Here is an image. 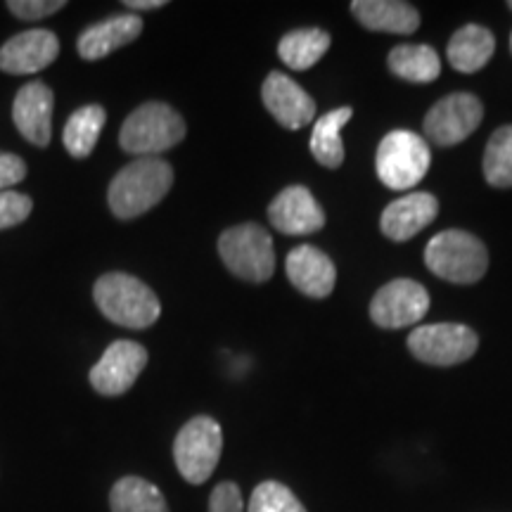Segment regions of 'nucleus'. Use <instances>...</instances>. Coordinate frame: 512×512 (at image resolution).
Instances as JSON below:
<instances>
[{
  "mask_svg": "<svg viewBox=\"0 0 512 512\" xmlns=\"http://www.w3.org/2000/svg\"><path fill=\"white\" fill-rule=\"evenodd\" d=\"M27 176V164L22 157L10 155V152H0V192L10 190L12 185L24 181Z\"/></svg>",
  "mask_w": 512,
  "mask_h": 512,
  "instance_id": "7c9ffc66",
  "label": "nucleus"
},
{
  "mask_svg": "<svg viewBox=\"0 0 512 512\" xmlns=\"http://www.w3.org/2000/svg\"><path fill=\"white\" fill-rule=\"evenodd\" d=\"M510 50H512V36H510Z\"/></svg>",
  "mask_w": 512,
  "mask_h": 512,
  "instance_id": "72a5a7b5",
  "label": "nucleus"
},
{
  "mask_svg": "<svg viewBox=\"0 0 512 512\" xmlns=\"http://www.w3.org/2000/svg\"><path fill=\"white\" fill-rule=\"evenodd\" d=\"M330 48V34L323 29H294L280 38L278 55L290 69L306 72L323 60Z\"/></svg>",
  "mask_w": 512,
  "mask_h": 512,
  "instance_id": "4be33fe9",
  "label": "nucleus"
},
{
  "mask_svg": "<svg viewBox=\"0 0 512 512\" xmlns=\"http://www.w3.org/2000/svg\"><path fill=\"white\" fill-rule=\"evenodd\" d=\"M185 133L188 126L174 107L164 102H145L126 117L119 131V143L121 150L138 159L159 157L181 143Z\"/></svg>",
  "mask_w": 512,
  "mask_h": 512,
  "instance_id": "7ed1b4c3",
  "label": "nucleus"
},
{
  "mask_svg": "<svg viewBox=\"0 0 512 512\" xmlns=\"http://www.w3.org/2000/svg\"><path fill=\"white\" fill-rule=\"evenodd\" d=\"M439 202L430 192H413V195L399 197L382 211L380 228L389 240L406 242L415 238L422 228H427L437 219Z\"/></svg>",
  "mask_w": 512,
  "mask_h": 512,
  "instance_id": "f3484780",
  "label": "nucleus"
},
{
  "mask_svg": "<svg viewBox=\"0 0 512 512\" xmlns=\"http://www.w3.org/2000/svg\"><path fill=\"white\" fill-rule=\"evenodd\" d=\"M60 55V41L48 29H29L24 34L12 36L0 48V69L5 74L27 76L43 72Z\"/></svg>",
  "mask_w": 512,
  "mask_h": 512,
  "instance_id": "2eb2a0df",
  "label": "nucleus"
},
{
  "mask_svg": "<svg viewBox=\"0 0 512 512\" xmlns=\"http://www.w3.org/2000/svg\"><path fill=\"white\" fill-rule=\"evenodd\" d=\"M171 185H174L171 164L159 157H143L126 164L112 178L107 202H110L112 214L117 219L131 221L157 207L169 195Z\"/></svg>",
  "mask_w": 512,
  "mask_h": 512,
  "instance_id": "f257e3e1",
  "label": "nucleus"
},
{
  "mask_svg": "<svg viewBox=\"0 0 512 512\" xmlns=\"http://www.w3.org/2000/svg\"><path fill=\"white\" fill-rule=\"evenodd\" d=\"M140 31H143V19L133 15V12H124V15L110 17L105 22L88 27L76 41V48H79L83 60H102L114 50L136 41Z\"/></svg>",
  "mask_w": 512,
  "mask_h": 512,
  "instance_id": "a211bd4d",
  "label": "nucleus"
},
{
  "mask_svg": "<svg viewBox=\"0 0 512 512\" xmlns=\"http://www.w3.org/2000/svg\"><path fill=\"white\" fill-rule=\"evenodd\" d=\"M67 8L64 0H10L8 10L19 19H27V22H36V19L55 15L57 10Z\"/></svg>",
  "mask_w": 512,
  "mask_h": 512,
  "instance_id": "c85d7f7f",
  "label": "nucleus"
},
{
  "mask_svg": "<svg viewBox=\"0 0 512 512\" xmlns=\"http://www.w3.org/2000/svg\"><path fill=\"white\" fill-rule=\"evenodd\" d=\"M351 12L370 31L413 34L420 27V12L403 0H354Z\"/></svg>",
  "mask_w": 512,
  "mask_h": 512,
  "instance_id": "6ab92c4d",
  "label": "nucleus"
},
{
  "mask_svg": "<svg viewBox=\"0 0 512 512\" xmlns=\"http://www.w3.org/2000/svg\"><path fill=\"white\" fill-rule=\"evenodd\" d=\"M508 8H510V10H512V0H510V3H508Z\"/></svg>",
  "mask_w": 512,
  "mask_h": 512,
  "instance_id": "473e14b6",
  "label": "nucleus"
},
{
  "mask_svg": "<svg viewBox=\"0 0 512 512\" xmlns=\"http://www.w3.org/2000/svg\"><path fill=\"white\" fill-rule=\"evenodd\" d=\"M496 53V38L486 27L479 24H467L458 29L448 41L446 55L453 69L463 74H475L489 64Z\"/></svg>",
  "mask_w": 512,
  "mask_h": 512,
  "instance_id": "aec40b11",
  "label": "nucleus"
},
{
  "mask_svg": "<svg viewBox=\"0 0 512 512\" xmlns=\"http://www.w3.org/2000/svg\"><path fill=\"white\" fill-rule=\"evenodd\" d=\"M266 110L287 131H299L316 119V100L283 72H271L261 86Z\"/></svg>",
  "mask_w": 512,
  "mask_h": 512,
  "instance_id": "f8f14e48",
  "label": "nucleus"
},
{
  "mask_svg": "<svg viewBox=\"0 0 512 512\" xmlns=\"http://www.w3.org/2000/svg\"><path fill=\"white\" fill-rule=\"evenodd\" d=\"M112 512H171L169 503L155 484L143 477H124L112 486Z\"/></svg>",
  "mask_w": 512,
  "mask_h": 512,
  "instance_id": "b1692460",
  "label": "nucleus"
},
{
  "mask_svg": "<svg viewBox=\"0 0 512 512\" xmlns=\"http://www.w3.org/2000/svg\"><path fill=\"white\" fill-rule=\"evenodd\" d=\"M31 209H34V202H31L29 195H22V192L15 190L0 192V230L27 221Z\"/></svg>",
  "mask_w": 512,
  "mask_h": 512,
  "instance_id": "cd10ccee",
  "label": "nucleus"
},
{
  "mask_svg": "<svg viewBox=\"0 0 512 512\" xmlns=\"http://www.w3.org/2000/svg\"><path fill=\"white\" fill-rule=\"evenodd\" d=\"M223 451L221 425L209 415H197L185 422L174 441V460L188 484L200 486L214 475Z\"/></svg>",
  "mask_w": 512,
  "mask_h": 512,
  "instance_id": "0eeeda50",
  "label": "nucleus"
},
{
  "mask_svg": "<svg viewBox=\"0 0 512 512\" xmlns=\"http://www.w3.org/2000/svg\"><path fill=\"white\" fill-rule=\"evenodd\" d=\"M107 121L105 107L100 105H83L81 110H76L64 124V147L67 152L76 159H86L98 145V138L102 133V126Z\"/></svg>",
  "mask_w": 512,
  "mask_h": 512,
  "instance_id": "5701e85b",
  "label": "nucleus"
},
{
  "mask_svg": "<svg viewBox=\"0 0 512 512\" xmlns=\"http://www.w3.org/2000/svg\"><path fill=\"white\" fill-rule=\"evenodd\" d=\"M209 512H245L242 491L235 482H221L211 491Z\"/></svg>",
  "mask_w": 512,
  "mask_h": 512,
  "instance_id": "c756f323",
  "label": "nucleus"
},
{
  "mask_svg": "<svg viewBox=\"0 0 512 512\" xmlns=\"http://www.w3.org/2000/svg\"><path fill=\"white\" fill-rule=\"evenodd\" d=\"M147 366V349L131 339H117L91 370L93 389L102 396H121L133 387Z\"/></svg>",
  "mask_w": 512,
  "mask_h": 512,
  "instance_id": "9b49d317",
  "label": "nucleus"
},
{
  "mask_svg": "<svg viewBox=\"0 0 512 512\" xmlns=\"http://www.w3.org/2000/svg\"><path fill=\"white\" fill-rule=\"evenodd\" d=\"M164 5L166 0H124V8L128 10H159Z\"/></svg>",
  "mask_w": 512,
  "mask_h": 512,
  "instance_id": "2f4dec72",
  "label": "nucleus"
},
{
  "mask_svg": "<svg viewBox=\"0 0 512 512\" xmlns=\"http://www.w3.org/2000/svg\"><path fill=\"white\" fill-rule=\"evenodd\" d=\"M93 299L107 320L121 328L145 330L162 313L157 294L143 280L128 273H105L93 287Z\"/></svg>",
  "mask_w": 512,
  "mask_h": 512,
  "instance_id": "f03ea898",
  "label": "nucleus"
},
{
  "mask_svg": "<svg viewBox=\"0 0 512 512\" xmlns=\"http://www.w3.org/2000/svg\"><path fill=\"white\" fill-rule=\"evenodd\" d=\"M430 311V294L415 280L399 278L377 290L370 302V318L382 330H401L418 325Z\"/></svg>",
  "mask_w": 512,
  "mask_h": 512,
  "instance_id": "1a4fd4ad",
  "label": "nucleus"
},
{
  "mask_svg": "<svg viewBox=\"0 0 512 512\" xmlns=\"http://www.w3.org/2000/svg\"><path fill=\"white\" fill-rule=\"evenodd\" d=\"M354 110L351 107H337L328 114H323L311 133V155L316 157L318 164L325 169H339L344 162V143H342V128L351 119Z\"/></svg>",
  "mask_w": 512,
  "mask_h": 512,
  "instance_id": "412c9836",
  "label": "nucleus"
},
{
  "mask_svg": "<svg viewBox=\"0 0 512 512\" xmlns=\"http://www.w3.org/2000/svg\"><path fill=\"white\" fill-rule=\"evenodd\" d=\"M425 264L441 280L472 285L484 278L489 268V252L482 240L465 230H444L427 242Z\"/></svg>",
  "mask_w": 512,
  "mask_h": 512,
  "instance_id": "20e7f679",
  "label": "nucleus"
},
{
  "mask_svg": "<svg viewBox=\"0 0 512 512\" xmlns=\"http://www.w3.org/2000/svg\"><path fill=\"white\" fill-rule=\"evenodd\" d=\"M389 69L408 83H432L441 74V60L430 46H396L389 53Z\"/></svg>",
  "mask_w": 512,
  "mask_h": 512,
  "instance_id": "393cba45",
  "label": "nucleus"
},
{
  "mask_svg": "<svg viewBox=\"0 0 512 512\" xmlns=\"http://www.w3.org/2000/svg\"><path fill=\"white\" fill-rule=\"evenodd\" d=\"M221 261L233 275L247 283H266L273 278V238L259 223H240L223 230L219 238Z\"/></svg>",
  "mask_w": 512,
  "mask_h": 512,
  "instance_id": "423d86ee",
  "label": "nucleus"
},
{
  "mask_svg": "<svg viewBox=\"0 0 512 512\" xmlns=\"http://www.w3.org/2000/svg\"><path fill=\"white\" fill-rule=\"evenodd\" d=\"M287 278L299 292L313 299L330 297L337 283V268L325 252L313 245H299L287 254Z\"/></svg>",
  "mask_w": 512,
  "mask_h": 512,
  "instance_id": "dca6fc26",
  "label": "nucleus"
},
{
  "mask_svg": "<svg viewBox=\"0 0 512 512\" xmlns=\"http://www.w3.org/2000/svg\"><path fill=\"white\" fill-rule=\"evenodd\" d=\"M479 347L477 332L460 323L420 325L408 335V349L427 366H458L475 356Z\"/></svg>",
  "mask_w": 512,
  "mask_h": 512,
  "instance_id": "6e6552de",
  "label": "nucleus"
},
{
  "mask_svg": "<svg viewBox=\"0 0 512 512\" xmlns=\"http://www.w3.org/2000/svg\"><path fill=\"white\" fill-rule=\"evenodd\" d=\"M55 95L43 81H31L19 88L12 105V121L24 140L36 147H46L53 138Z\"/></svg>",
  "mask_w": 512,
  "mask_h": 512,
  "instance_id": "4468645a",
  "label": "nucleus"
},
{
  "mask_svg": "<svg viewBox=\"0 0 512 512\" xmlns=\"http://www.w3.org/2000/svg\"><path fill=\"white\" fill-rule=\"evenodd\" d=\"M430 145L418 133L396 128L377 147L375 171L389 190H411L430 171Z\"/></svg>",
  "mask_w": 512,
  "mask_h": 512,
  "instance_id": "39448f33",
  "label": "nucleus"
},
{
  "mask_svg": "<svg viewBox=\"0 0 512 512\" xmlns=\"http://www.w3.org/2000/svg\"><path fill=\"white\" fill-rule=\"evenodd\" d=\"M268 221L283 235H311L325 226V211L304 185H290L268 207Z\"/></svg>",
  "mask_w": 512,
  "mask_h": 512,
  "instance_id": "ddd939ff",
  "label": "nucleus"
},
{
  "mask_svg": "<svg viewBox=\"0 0 512 512\" xmlns=\"http://www.w3.org/2000/svg\"><path fill=\"white\" fill-rule=\"evenodd\" d=\"M484 178L494 188H512V126H501L484 150Z\"/></svg>",
  "mask_w": 512,
  "mask_h": 512,
  "instance_id": "a878e982",
  "label": "nucleus"
},
{
  "mask_svg": "<svg viewBox=\"0 0 512 512\" xmlns=\"http://www.w3.org/2000/svg\"><path fill=\"white\" fill-rule=\"evenodd\" d=\"M247 512H306V508L285 484L261 482L252 491Z\"/></svg>",
  "mask_w": 512,
  "mask_h": 512,
  "instance_id": "bb28decb",
  "label": "nucleus"
},
{
  "mask_svg": "<svg viewBox=\"0 0 512 512\" xmlns=\"http://www.w3.org/2000/svg\"><path fill=\"white\" fill-rule=\"evenodd\" d=\"M484 107L472 93H451L427 112L425 133L432 143L451 147L463 143L482 124Z\"/></svg>",
  "mask_w": 512,
  "mask_h": 512,
  "instance_id": "9d476101",
  "label": "nucleus"
}]
</instances>
